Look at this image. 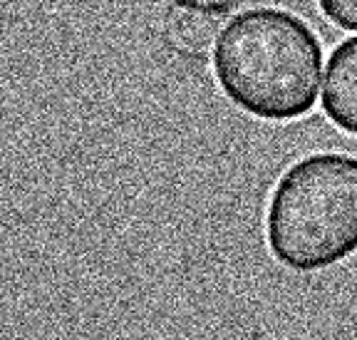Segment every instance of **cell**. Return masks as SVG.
Here are the masks:
<instances>
[{
    "mask_svg": "<svg viewBox=\"0 0 357 340\" xmlns=\"http://www.w3.org/2000/svg\"><path fill=\"white\" fill-rule=\"evenodd\" d=\"M223 95L263 122H293L315 107L323 47L293 13L256 8L236 15L213 45Z\"/></svg>",
    "mask_w": 357,
    "mask_h": 340,
    "instance_id": "6da1fadb",
    "label": "cell"
},
{
    "mask_svg": "<svg viewBox=\"0 0 357 340\" xmlns=\"http://www.w3.org/2000/svg\"><path fill=\"white\" fill-rule=\"evenodd\" d=\"M266 241L278 263L312 274L357 251V156L323 151L278 179L266 212Z\"/></svg>",
    "mask_w": 357,
    "mask_h": 340,
    "instance_id": "7a4b0ae2",
    "label": "cell"
},
{
    "mask_svg": "<svg viewBox=\"0 0 357 340\" xmlns=\"http://www.w3.org/2000/svg\"><path fill=\"white\" fill-rule=\"evenodd\" d=\"M323 110L333 124L357 137V38L335 47L325 70Z\"/></svg>",
    "mask_w": 357,
    "mask_h": 340,
    "instance_id": "3957f363",
    "label": "cell"
},
{
    "mask_svg": "<svg viewBox=\"0 0 357 340\" xmlns=\"http://www.w3.org/2000/svg\"><path fill=\"white\" fill-rule=\"evenodd\" d=\"M221 35V17L208 6H181L169 17V40L189 55H204Z\"/></svg>",
    "mask_w": 357,
    "mask_h": 340,
    "instance_id": "277c9868",
    "label": "cell"
},
{
    "mask_svg": "<svg viewBox=\"0 0 357 340\" xmlns=\"http://www.w3.org/2000/svg\"><path fill=\"white\" fill-rule=\"evenodd\" d=\"M320 10L342 30H357V0H318Z\"/></svg>",
    "mask_w": 357,
    "mask_h": 340,
    "instance_id": "5b68a950",
    "label": "cell"
},
{
    "mask_svg": "<svg viewBox=\"0 0 357 340\" xmlns=\"http://www.w3.org/2000/svg\"><path fill=\"white\" fill-rule=\"evenodd\" d=\"M189 3H196V6H221V3H229V0H189Z\"/></svg>",
    "mask_w": 357,
    "mask_h": 340,
    "instance_id": "8992f818",
    "label": "cell"
}]
</instances>
